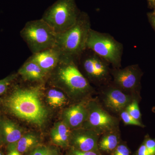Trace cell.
Wrapping results in <instances>:
<instances>
[{"mask_svg":"<svg viewBox=\"0 0 155 155\" xmlns=\"http://www.w3.org/2000/svg\"><path fill=\"white\" fill-rule=\"evenodd\" d=\"M39 87L16 88L4 101L9 113L39 126L44 124L48 112L42 102Z\"/></svg>","mask_w":155,"mask_h":155,"instance_id":"1","label":"cell"},{"mask_svg":"<svg viewBox=\"0 0 155 155\" xmlns=\"http://www.w3.org/2000/svg\"><path fill=\"white\" fill-rule=\"evenodd\" d=\"M91 22L87 13L81 12L75 25L57 34L55 47L61 53V61L76 62L87 49L86 43Z\"/></svg>","mask_w":155,"mask_h":155,"instance_id":"2","label":"cell"},{"mask_svg":"<svg viewBox=\"0 0 155 155\" xmlns=\"http://www.w3.org/2000/svg\"><path fill=\"white\" fill-rule=\"evenodd\" d=\"M51 72L53 82L72 95H81L91 91L88 81L75 62L61 61Z\"/></svg>","mask_w":155,"mask_h":155,"instance_id":"3","label":"cell"},{"mask_svg":"<svg viewBox=\"0 0 155 155\" xmlns=\"http://www.w3.org/2000/svg\"><path fill=\"white\" fill-rule=\"evenodd\" d=\"M81 13L75 0H57L46 10L42 19L58 34L75 25Z\"/></svg>","mask_w":155,"mask_h":155,"instance_id":"4","label":"cell"},{"mask_svg":"<svg viewBox=\"0 0 155 155\" xmlns=\"http://www.w3.org/2000/svg\"><path fill=\"white\" fill-rule=\"evenodd\" d=\"M86 48L115 68L121 66L123 45L110 35L91 28L87 37Z\"/></svg>","mask_w":155,"mask_h":155,"instance_id":"5","label":"cell"},{"mask_svg":"<svg viewBox=\"0 0 155 155\" xmlns=\"http://www.w3.org/2000/svg\"><path fill=\"white\" fill-rule=\"evenodd\" d=\"M20 35L32 54L55 45L57 34L42 18L26 22Z\"/></svg>","mask_w":155,"mask_h":155,"instance_id":"6","label":"cell"},{"mask_svg":"<svg viewBox=\"0 0 155 155\" xmlns=\"http://www.w3.org/2000/svg\"><path fill=\"white\" fill-rule=\"evenodd\" d=\"M87 107L88 116L85 122H87L85 128L92 129L100 134L112 130L117 126V119L96 103L91 102Z\"/></svg>","mask_w":155,"mask_h":155,"instance_id":"7","label":"cell"},{"mask_svg":"<svg viewBox=\"0 0 155 155\" xmlns=\"http://www.w3.org/2000/svg\"><path fill=\"white\" fill-rule=\"evenodd\" d=\"M112 74L115 86L122 91H134L140 86L141 72L137 65L116 68L112 70Z\"/></svg>","mask_w":155,"mask_h":155,"instance_id":"8","label":"cell"},{"mask_svg":"<svg viewBox=\"0 0 155 155\" xmlns=\"http://www.w3.org/2000/svg\"><path fill=\"white\" fill-rule=\"evenodd\" d=\"M99 134L88 128L74 129L72 131L70 143L72 148L82 151H94L99 153Z\"/></svg>","mask_w":155,"mask_h":155,"instance_id":"9","label":"cell"},{"mask_svg":"<svg viewBox=\"0 0 155 155\" xmlns=\"http://www.w3.org/2000/svg\"><path fill=\"white\" fill-rule=\"evenodd\" d=\"M61 60V53L54 46L32 54L27 60L36 63L48 75L57 67Z\"/></svg>","mask_w":155,"mask_h":155,"instance_id":"10","label":"cell"},{"mask_svg":"<svg viewBox=\"0 0 155 155\" xmlns=\"http://www.w3.org/2000/svg\"><path fill=\"white\" fill-rule=\"evenodd\" d=\"M104 102L109 109L115 112H120L131 103V98L117 87H110L105 92Z\"/></svg>","mask_w":155,"mask_h":155,"instance_id":"11","label":"cell"},{"mask_svg":"<svg viewBox=\"0 0 155 155\" xmlns=\"http://www.w3.org/2000/svg\"><path fill=\"white\" fill-rule=\"evenodd\" d=\"M88 116L87 107L78 104L67 108L62 114L63 122L71 129H76L85 123Z\"/></svg>","mask_w":155,"mask_h":155,"instance_id":"12","label":"cell"},{"mask_svg":"<svg viewBox=\"0 0 155 155\" xmlns=\"http://www.w3.org/2000/svg\"><path fill=\"white\" fill-rule=\"evenodd\" d=\"M0 125L3 143L8 144L14 143L23 135L21 127L10 119H0Z\"/></svg>","mask_w":155,"mask_h":155,"instance_id":"13","label":"cell"},{"mask_svg":"<svg viewBox=\"0 0 155 155\" xmlns=\"http://www.w3.org/2000/svg\"><path fill=\"white\" fill-rule=\"evenodd\" d=\"M18 73L23 80L30 81H42L48 75L38 64L28 60L20 67Z\"/></svg>","mask_w":155,"mask_h":155,"instance_id":"14","label":"cell"},{"mask_svg":"<svg viewBox=\"0 0 155 155\" xmlns=\"http://www.w3.org/2000/svg\"><path fill=\"white\" fill-rule=\"evenodd\" d=\"M71 130L63 121L56 123L51 131V138L54 143L59 146H67L70 143Z\"/></svg>","mask_w":155,"mask_h":155,"instance_id":"15","label":"cell"},{"mask_svg":"<svg viewBox=\"0 0 155 155\" xmlns=\"http://www.w3.org/2000/svg\"><path fill=\"white\" fill-rule=\"evenodd\" d=\"M38 143V138L34 134L29 133L23 134L19 140L8 144V149H14L21 153L27 152L34 147Z\"/></svg>","mask_w":155,"mask_h":155,"instance_id":"16","label":"cell"},{"mask_svg":"<svg viewBox=\"0 0 155 155\" xmlns=\"http://www.w3.org/2000/svg\"><path fill=\"white\" fill-rule=\"evenodd\" d=\"M94 61L96 73V81L106 80L109 74V64L94 53Z\"/></svg>","mask_w":155,"mask_h":155,"instance_id":"17","label":"cell"},{"mask_svg":"<svg viewBox=\"0 0 155 155\" xmlns=\"http://www.w3.org/2000/svg\"><path fill=\"white\" fill-rule=\"evenodd\" d=\"M47 101L51 107H60L64 106L67 102L65 95L55 88H51L47 93Z\"/></svg>","mask_w":155,"mask_h":155,"instance_id":"18","label":"cell"},{"mask_svg":"<svg viewBox=\"0 0 155 155\" xmlns=\"http://www.w3.org/2000/svg\"><path fill=\"white\" fill-rule=\"evenodd\" d=\"M119 143V137L114 133H110L103 137L98 142L99 149L110 152L115 150Z\"/></svg>","mask_w":155,"mask_h":155,"instance_id":"19","label":"cell"},{"mask_svg":"<svg viewBox=\"0 0 155 155\" xmlns=\"http://www.w3.org/2000/svg\"><path fill=\"white\" fill-rule=\"evenodd\" d=\"M125 110L134 118L140 121L141 118V113L138 102L136 100H133L126 107Z\"/></svg>","mask_w":155,"mask_h":155,"instance_id":"20","label":"cell"},{"mask_svg":"<svg viewBox=\"0 0 155 155\" xmlns=\"http://www.w3.org/2000/svg\"><path fill=\"white\" fill-rule=\"evenodd\" d=\"M121 117L125 125H135L142 127H145L144 125L140 121L134 118L126 110L122 111L121 114Z\"/></svg>","mask_w":155,"mask_h":155,"instance_id":"21","label":"cell"},{"mask_svg":"<svg viewBox=\"0 0 155 155\" xmlns=\"http://www.w3.org/2000/svg\"><path fill=\"white\" fill-rule=\"evenodd\" d=\"M17 76V74H12L0 80V96L7 91L9 86Z\"/></svg>","mask_w":155,"mask_h":155,"instance_id":"22","label":"cell"},{"mask_svg":"<svg viewBox=\"0 0 155 155\" xmlns=\"http://www.w3.org/2000/svg\"><path fill=\"white\" fill-rule=\"evenodd\" d=\"M143 143L150 155H155V139H153L148 135H147L145 138Z\"/></svg>","mask_w":155,"mask_h":155,"instance_id":"23","label":"cell"},{"mask_svg":"<svg viewBox=\"0 0 155 155\" xmlns=\"http://www.w3.org/2000/svg\"><path fill=\"white\" fill-rule=\"evenodd\" d=\"M130 153L129 149L126 145L121 144L115 149L113 155H130Z\"/></svg>","mask_w":155,"mask_h":155,"instance_id":"24","label":"cell"},{"mask_svg":"<svg viewBox=\"0 0 155 155\" xmlns=\"http://www.w3.org/2000/svg\"><path fill=\"white\" fill-rule=\"evenodd\" d=\"M70 155H101L100 153L94 151H82L72 148Z\"/></svg>","mask_w":155,"mask_h":155,"instance_id":"25","label":"cell"},{"mask_svg":"<svg viewBox=\"0 0 155 155\" xmlns=\"http://www.w3.org/2000/svg\"><path fill=\"white\" fill-rule=\"evenodd\" d=\"M48 148L41 146L35 148L29 155H45Z\"/></svg>","mask_w":155,"mask_h":155,"instance_id":"26","label":"cell"},{"mask_svg":"<svg viewBox=\"0 0 155 155\" xmlns=\"http://www.w3.org/2000/svg\"><path fill=\"white\" fill-rule=\"evenodd\" d=\"M137 155H150L143 143L139 148L137 151Z\"/></svg>","mask_w":155,"mask_h":155,"instance_id":"27","label":"cell"},{"mask_svg":"<svg viewBox=\"0 0 155 155\" xmlns=\"http://www.w3.org/2000/svg\"><path fill=\"white\" fill-rule=\"evenodd\" d=\"M45 155H60L59 153H58V151L57 150L54 149L49 148H48V149L47 152Z\"/></svg>","mask_w":155,"mask_h":155,"instance_id":"28","label":"cell"},{"mask_svg":"<svg viewBox=\"0 0 155 155\" xmlns=\"http://www.w3.org/2000/svg\"><path fill=\"white\" fill-rule=\"evenodd\" d=\"M8 152L7 155H22L21 153L14 149H8Z\"/></svg>","mask_w":155,"mask_h":155,"instance_id":"29","label":"cell"},{"mask_svg":"<svg viewBox=\"0 0 155 155\" xmlns=\"http://www.w3.org/2000/svg\"><path fill=\"white\" fill-rule=\"evenodd\" d=\"M150 17L152 23L153 25L155 28V13H153V14H151Z\"/></svg>","mask_w":155,"mask_h":155,"instance_id":"30","label":"cell"},{"mask_svg":"<svg viewBox=\"0 0 155 155\" xmlns=\"http://www.w3.org/2000/svg\"><path fill=\"white\" fill-rule=\"evenodd\" d=\"M148 2L151 7H155V0H148Z\"/></svg>","mask_w":155,"mask_h":155,"instance_id":"31","label":"cell"},{"mask_svg":"<svg viewBox=\"0 0 155 155\" xmlns=\"http://www.w3.org/2000/svg\"><path fill=\"white\" fill-rule=\"evenodd\" d=\"M3 143L2 137V131H1V125H0V145Z\"/></svg>","mask_w":155,"mask_h":155,"instance_id":"32","label":"cell"},{"mask_svg":"<svg viewBox=\"0 0 155 155\" xmlns=\"http://www.w3.org/2000/svg\"><path fill=\"white\" fill-rule=\"evenodd\" d=\"M152 110L154 113H155V107H153V108Z\"/></svg>","mask_w":155,"mask_h":155,"instance_id":"33","label":"cell"},{"mask_svg":"<svg viewBox=\"0 0 155 155\" xmlns=\"http://www.w3.org/2000/svg\"><path fill=\"white\" fill-rule=\"evenodd\" d=\"M0 155H3L2 154V153L0 152Z\"/></svg>","mask_w":155,"mask_h":155,"instance_id":"34","label":"cell"},{"mask_svg":"<svg viewBox=\"0 0 155 155\" xmlns=\"http://www.w3.org/2000/svg\"><path fill=\"white\" fill-rule=\"evenodd\" d=\"M154 13H155V11L154 12Z\"/></svg>","mask_w":155,"mask_h":155,"instance_id":"35","label":"cell"}]
</instances>
